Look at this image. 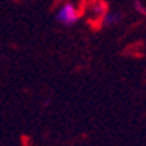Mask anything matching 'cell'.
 <instances>
[{
	"instance_id": "obj_1",
	"label": "cell",
	"mask_w": 146,
	"mask_h": 146,
	"mask_svg": "<svg viewBox=\"0 0 146 146\" xmlns=\"http://www.w3.org/2000/svg\"><path fill=\"white\" fill-rule=\"evenodd\" d=\"M79 18V12L76 9V6L67 2L64 3L61 8H60L58 14H57V19L61 24H66V25H70V24H75Z\"/></svg>"
},
{
	"instance_id": "obj_2",
	"label": "cell",
	"mask_w": 146,
	"mask_h": 146,
	"mask_svg": "<svg viewBox=\"0 0 146 146\" xmlns=\"http://www.w3.org/2000/svg\"><path fill=\"white\" fill-rule=\"evenodd\" d=\"M118 19H119V17H118L116 14H108V15L104 17V24L113 25V24L118 23Z\"/></svg>"
}]
</instances>
